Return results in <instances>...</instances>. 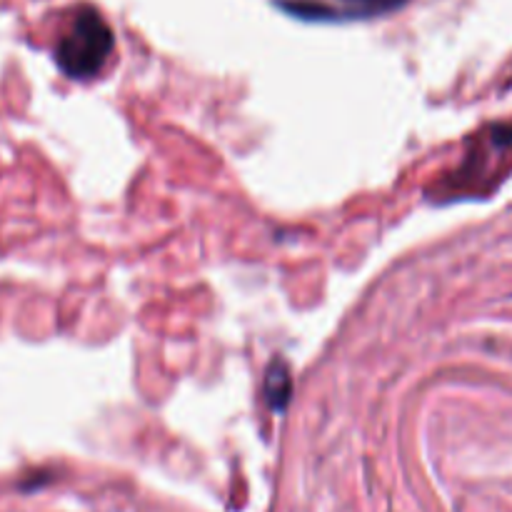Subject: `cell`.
Listing matches in <instances>:
<instances>
[{"instance_id":"cell-1","label":"cell","mask_w":512,"mask_h":512,"mask_svg":"<svg viewBox=\"0 0 512 512\" xmlns=\"http://www.w3.org/2000/svg\"><path fill=\"white\" fill-rule=\"evenodd\" d=\"M113 53V30L93 5H80L60 35L55 60L70 78L88 80L105 65Z\"/></svg>"},{"instance_id":"cell-2","label":"cell","mask_w":512,"mask_h":512,"mask_svg":"<svg viewBox=\"0 0 512 512\" xmlns=\"http://www.w3.org/2000/svg\"><path fill=\"white\" fill-rule=\"evenodd\" d=\"M290 393H293V383H290V370L283 360H273L265 373V395L273 410H283L288 405Z\"/></svg>"},{"instance_id":"cell-3","label":"cell","mask_w":512,"mask_h":512,"mask_svg":"<svg viewBox=\"0 0 512 512\" xmlns=\"http://www.w3.org/2000/svg\"><path fill=\"white\" fill-rule=\"evenodd\" d=\"M355 13H378V10H390L400 5L403 0H345Z\"/></svg>"}]
</instances>
